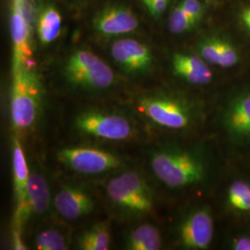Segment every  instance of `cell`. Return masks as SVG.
<instances>
[{
    "instance_id": "83f0119b",
    "label": "cell",
    "mask_w": 250,
    "mask_h": 250,
    "mask_svg": "<svg viewBox=\"0 0 250 250\" xmlns=\"http://www.w3.org/2000/svg\"><path fill=\"white\" fill-rule=\"evenodd\" d=\"M241 18L245 26L247 27L250 31V8L243 10Z\"/></svg>"
},
{
    "instance_id": "ffe728a7",
    "label": "cell",
    "mask_w": 250,
    "mask_h": 250,
    "mask_svg": "<svg viewBox=\"0 0 250 250\" xmlns=\"http://www.w3.org/2000/svg\"><path fill=\"white\" fill-rule=\"evenodd\" d=\"M62 26V18L59 10L47 6L41 11L37 21V34L41 44L49 45L59 37Z\"/></svg>"
},
{
    "instance_id": "7402d4cb",
    "label": "cell",
    "mask_w": 250,
    "mask_h": 250,
    "mask_svg": "<svg viewBox=\"0 0 250 250\" xmlns=\"http://www.w3.org/2000/svg\"><path fill=\"white\" fill-rule=\"evenodd\" d=\"M34 246L38 250H66L69 243L62 231L57 228H48L36 234Z\"/></svg>"
},
{
    "instance_id": "d4e9b609",
    "label": "cell",
    "mask_w": 250,
    "mask_h": 250,
    "mask_svg": "<svg viewBox=\"0 0 250 250\" xmlns=\"http://www.w3.org/2000/svg\"><path fill=\"white\" fill-rule=\"evenodd\" d=\"M169 1L170 0H146L144 3L152 16L158 17L161 16L165 9H167Z\"/></svg>"
},
{
    "instance_id": "30bf717a",
    "label": "cell",
    "mask_w": 250,
    "mask_h": 250,
    "mask_svg": "<svg viewBox=\"0 0 250 250\" xmlns=\"http://www.w3.org/2000/svg\"><path fill=\"white\" fill-rule=\"evenodd\" d=\"M110 54L120 69L129 75H144L151 70L153 54L150 48L134 39H119L110 49Z\"/></svg>"
},
{
    "instance_id": "44dd1931",
    "label": "cell",
    "mask_w": 250,
    "mask_h": 250,
    "mask_svg": "<svg viewBox=\"0 0 250 250\" xmlns=\"http://www.w3.org/2000/svg\"><path fill=\"white\" fill-rule=\"evenodd\" d=\"M226 205L236 213H250V181L236 179L226 192Z\"/></svg>"
},
{
    "instance_id": "5bb4252c",
    "label": "cell",
    "mask_w": 250,
    "mask_h": 250,
    "mask_svg": "<svg viewBox=\"0 0 250 250\" xmlns=\"http://www.w3.org/2000/svg\"><path fill=\"white\" fill-rule=\"evenodd\" d=\"M51 205H53V197L45 174L37 169L31 170L27 186L23 224L30 218L42 217L46 214Z\"/></svg>"
},
{
    "instance_id": "277c9868",
    "label": "cell",
    "mask_w": 250,
    "mask_h": 250,
    "mask_svg": "<svg viewBox=\"0 0 250 250\" xmlns=\"http://www.w3.org/2000/svg\"><path fill=\"white\" fill-rule=\"evenodd\" d=\"M43 107V90L36 73L25 66L13 71L10 121L15 131L26 133L36 127Z\"/></svg>"
},
{
    "instance_id": "52a82bcc",
    "label": "cell",
    "mask_w": 250,
    "mask_h": 250,
    "mask_svg": "<svg viewBox=\"0 0 250 250\" xmlns=\"http://www.w3.org/2000/svg\"><path fill=\"white\" fill-rule=\"evenodd\" d=\"M57 159L65 167L83 175H100L125 168L117 154L93 146H69L60 149Z\"/></svg>"
},
{
    "instance_id": "3957f363",
    "label": "cell",
    "mask_w": 250,
    "mask_h": 250,
    "mask_svg": "<svg viewBox=\"0 0 250 250\" xmlns=\"http://www.w3.org/2000/svg\"><path fill=\"white\" fill-rule=\"evenodd\" d=\"M106 195L119 213L127 217H143L151 213L155 197L143 175L135 170H125L107 182Z\"/></svg>"
},
{
    "instance_id": "9a60e30c",
    "label": "cell",
    "mask_w": 250,
    "mask_h": 250,
    "mask_svg": "<svg viewBox=\"0 0 250 250\" xmlns=\"http://www.w3.org/2000/svg\"><path fill=\"white\" fill-rule=\"evenodd\" d=\"M10 32L13 44V71L25 66L30 54V27L27 21L23 0H13L10 17Z\"/></svg>"
},
{
    "instance_id": "6da1fadb",
    "label": "cell",
    "mask_w": 250,
    "mask_h": 250,
    "mask_svg": "<svg viewBox=\"0 0 250 250\" xmlns=\"http://www.w3.org/2000/svg\"><path fill=\"white\" fill-rule=\"evenodd\" d=\"M149 166L155 177L171 190L201 186L210 172L209 161L202 149L173 145L153 149Z\"/></svg>"
},
{
    "instance_id": "8992f818",
    "label": "cell",
    "mask_w": 250,
    "mask_h": 250,
    "mask_svg": "<svg viewBox=\"0 0 250 250\" xmlns=\"http://www.w3.org/2000/svg\"><path fill=\"white\" fill-rule=\"evenodd\" d=\"M63 76L73 89L84 92L106 91L115 82L107 63L86 49H77L69 56L63 66Z\"/></svg>"
},
{
    "instance_id": "2e32d148",
    "label": "cell",
    "mask_w": 250,
    "mask_h": 250,
    "mask_svg": "<svg viewBox=\"0 0 250 250\" xmlns=\"http://www.w3.org/2000/svg\"><path fill=\"white\" fill-rule=\"evenodd\" d=\"M171 69L175 76L194 85H205L213 78L208 63L199 55L174 54L171 60Z\"/></svg>"
},
{
    "instance_id": "5b68a950",
    "label": "cell",
    "mask_w": 250,
    "mask_h": 250,
    "mask_svg": "<svg viewBox=\"0 0 250 250\" xmlns=\"http://www.w3.org/2000/svg\"><path fill=\"white\" fill-rule=\"evenodd\" d=\"M73 127L85 137L112 143L128 142L137 135L135 123L129 115L100 107L81 110L74 118Z\"/></svg>"
},
{
    "instance_id": "484cf974",
    "label": "cell",
    "mask_w": 250,
    "mask_h": 250,
    "mask_svg": "<svg viewBox=\"0 0 250 250\" xmlns=\"http://www.w3.org/2000/svg\"><path fill=\"white\" fill-rule=\"evenodd\" d=\"M229 249L232 250H250V234H239L229 241Z\"/></svg>"
},
{
    "instance_id": "cb8c5ba5",
    "label": "cell",
    "mask_w": 250,
    "mask_h": 250,
    "mask_svg": "<svg viewBox=\"0 0 250 250\" xmlns=\"http://www.w3.org/2000/svg\"><path fill=\"white\" fill-rule=\"evenodd\" d=\"M180 5L196 23L203 16V7L198 0H183Z\"/></svg>"
},
{
    "instance_id": "f1b7e54d",
    "label": "cell",
    "mask_w": 250,
    "mask_h": 250,
    "mask_svg": "<svg viewBox=\"0 0 250 250\" xmlns=\"http://www.w3.org/2000/svg\"><path fill=\"white\" fill-rule=\"evenodd\" d=\"M146 0H143V2H146Z\"/></svg>"
},
{
    "instance_id": "d6986e66",
    "label": "cell",
    "mask_w": 250,
    "mask_h": 250,
    "mask_svg": "<svg viewBox=\"0 0 250 250\" xmlns=\"http://www.w3.org/2000/svg\"><path fill=\"white\" fill-rule=\"evenodd\" d=\"M111 234L106 222L93 224L84 229L76 238L77 249L81 250H107L109 249Z\"/></svg>"
},
{
    "instance_id": "7a4b0ae2",
    "label": "cell",
    "mask_w": 250,
    "mask_h": 250,
    "mask_svg": "<svg viewBox=\"0 0 250 250\" xmlns=\"http://www.w3.org/2000/svg\"><path fill=\"white\" fill-rule=\"evenodd\" d=\"M137 113L147 124L169 131H185L193 128L201 118L198 104L174 94L153 93L136 100Z\"/></svg>"
},
{
    "instance_id": "4fadbf2b",
    "label": "cell",
    "mask_w": 250,
    "mask_h": 250,
    "mask_svg": "<svg viewBox=\"0 0 250 250\" xmlns=\"http://www.w3.org/2000/svg\"><path fill=\"white\" fill-rule=\"evenodd\" d=\"M138 19L134 12L124 6H109L95 16L93 25L102 36H118L132 33L138 27Z\"/></svg>"
},
{
    "instance_id": "7c38bea8",
    "label": "cell",
    "mask_w": 250,
    "mask_h": 250,
    "mask_svg": "<svg viewBox=\"0 0 250 250\" xmlns=\"http://www.w3.org/2000/svg\"><path fill=\"white\" fill-rule=\"evenodd\" d=\"M11 157L13 191L16 203L14 224L15 229H18L21 231V226L23 225V213L26 202L27 186L31 170L28 167L23 148L18 137L12 138Z\"/></svg>"
},
{
    "instance_id": "e0dca14e",
    "label": "cell",
    "mask_w": 250,
    "mask_h": 250,
    "mask_svg": "<svg viewBox=\"0 0 250 250\" xmlns=\"http://www.w3.org/2000/svg\"><path fill=\"white\" fill-rule=\"evenodd\" d=\"M198 55L208 64L224 69L239 62V53L231 42L218 37L204 39L197 45Z\"/></svg>"
},
{
    "instance_id": "ba28073f",
    "label": "cell",
    "mask_w": 250,
    "mask_h": 250,
    "mask_svg": "<svg viewBox=\"0 0 250 250\" xmlns=\"http://www.w3.org/2000/svg\"><path fill=\"white\" fill-rule=\"evenodd\" d=\"M220 125L227 140L234 146H250V91L241 90L224 104Z\"/></svg>"
},
{
    "instance_id": "4316f807",
    "label": "cell",
    "mask_w": 250,
    "mask_h": 250,
    "mask_svg": "<svg viewBox=\"0 0 250 250\" xmlns=\"http://www.w3.org/2000/svg\"><path fill=\"white\" fill-rule=\"evenodd\" d=\"M12 247L14 250H26L25 245L22 241V238L21 235V231L17 229H14L12 232Z\"/></svg>"
},
{
    "instance_id": "9c48e42d",
    "label": "cell",
    "mask_w": 250,
    "mask_h": 250,
    "mask_svg": "<svg viewBox=\"0 0 250 250\" xmlns=\"http://www.w3.org/2000/svg\"><path fill=\"white\" fill-rule=\"evenodd\" d=\"M214 221L209 207L197 206L185 215L176 228L179 246L190 250H207L213 240Z\"/></svg>"
},
{
    "instance_id": "603a6c76",
    "label": "cell",
    "mask_w": 250,
    "mask_h": 250,
    "mask_svg": "<svg viewBox=\"0 0 250 250\" xmlns=\"http://www.w3.org/2000/svg\"><path fill=\"white\" fill-rule=\"evenodd\" d=\"M197 23L190 18V16L179 4L170 13L169 28L170 32L175 35L184 34L191 31Z\"/></svg>"
},
{
    "instance_id": "8fae6325",
    "label": "cell",
    "mask_w": 250,
    "mask_h": 250,
    "mask_svg": "<svg viewBox=\"0 0 250 250\" xmlns=\"http://www.w3.org/2000/svg\"><path fill=\"white\" fill-rule=\"evenodd\" d=\"M96 201L85 188L75 184H66L53 197V207L66 221L73 222L82 219L95 209Z\"/></svg>"
},
{
    "instance_id": "ac0fdd59",
    "label": "cell",
    "mask_w": 250,
    "mask_h": 250,
    "mask_svg": "<svg viewBox=\"0 0 250 250\" xmlns=\"http://www.w3.org/2000/svg\"><path fill=\"white\" fill-rule=\"evenodd\" d=\"M161 246L162 238L160 230L148 223L135 226L125 237V250H159Z\"/></svg>"
}]
</instances>
